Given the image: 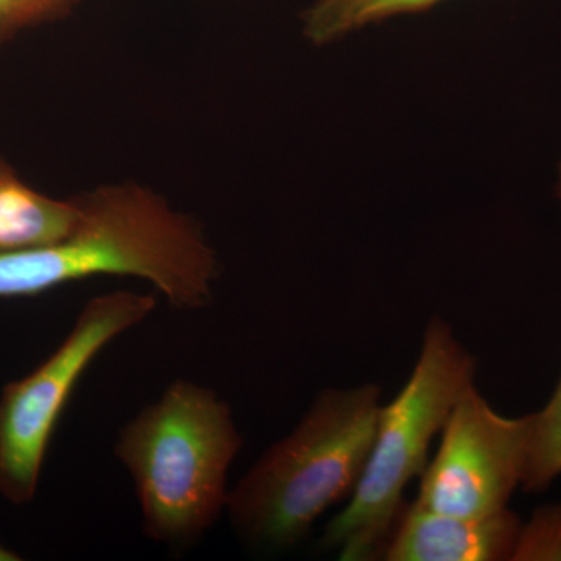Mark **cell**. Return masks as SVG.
<instances>
[{
    "instance_id": "6da1fadb",
    "label": "cell",
    "mask_w": 561,
    "mask_h": 561,
    "mask_svg": "<svg viewBox=\"0 0 561 561\" xmlns=\"http://www.w3.org/2000/svg\"><path fill=\"white\" fill-rule=\"evenodd\" d=\"M76 202L79 217L66 238L0 253V298L36 297L72 280L119 275L153 284L176 311L209 308L219 264L194 220L133 184Z\"/></svg>"
},
{
    "instance_id": "7a4b0ae2",
    "label": "cell",
    "mask_w": 561,
    "mask_h": 561,
    "mask_svg": "<svg viewBox=\"0 0 561 561\" xmlns=\"http://www.w3.org/2000/svg\"><path fill=\"white\" fill-rule=\"evenodd\" d=\"M242 448L230 404L176 379L119 432L114 454L130 472L144 534L184 549L227 511L228 471Z\"/></svg>"
},
{
    "instance_id": "3957f363",
    "label": "cell",
    "mask_w": 561,
    "mask_h": 561,
    "mask_svg": "<svg viewBox=\"0 0 561 561\" xmlns=\"http://www.w3.org/2000/svg\"><path fill=\"white\" fill-rule=\"evenodd\" d=\"M381 411L373 383L321 391L287 437L267 449L230 490L232 529L251 548L300 542L331 505L353 494Z\"/></svg>"
},
{
    "instance_id": "277c9868",
    "label": "cell",
    "mask_w": 561,
    "mask_h": 561,
    "mask_svg": "<svg viewBox=\"0 0 561 561\" xmlns=\"http://www.w3.org/2000/svg\"><path fill=\"white\" fill-rule=\"evenodd\" d=\"M476 360L442 319L431 320L411 378L379 411L367 463L350 504L330 524L323 545L343 561L382 556L405 486L426 468L427 453L461 394L474 386Z\"/></svg>"
},
{
    "instance_id": "5b68a950",
    "label": "cell",
    "mask_w": 561,
    "mask_h": 561,
    "mask_svg": "<svg viewBox=\"0 0 561 561\" xmlns=\"http://www.w3.org/2000/svg\"><path fill=\"white\" fill-rule=\"evenodd\" d=\"M154 295L117 290L91 298L57 350L0 394V496L27 505L38 493L51 435L81 376L124 332L149 319Z\"/></svg>"
},
{
    "instance_id": "8992f818",
    "label": "cell",
    "mask_w": 561,
    "mask_h": 561,
    "mask_svg": "<svg viewBox=\"0 0 561 561\" xmlns=\"http://www.w3.org/2000/svg\"><path fill=\"white\" fill-rule=\"evenodd\" d=\"M530 437L531 415H501L470 387L443 426L440 448L421 472L415 501L472 518L504 511L523 483Z\"/></svg>"
},
{
    "instance_id": "52a82bcc",
    "label": "cell",
    "mask_w": 561,
    "mask_h": 561,
    "mask_svg": "<svg viewBox=\"0 0 561 561\" xmlns=\"http://www.w3.org/2000/svg\"><path fill=\"white\" fill-rule=\"evenodd\" d=\"M522 526L508 507L472 518L430 511L413 501L402 505L382 556L389 561L512 560Z\"/></svg>"
},
{
    "instance_id": "ba28073f",
    "label": "cell",
    "mask_w": 561,
    "mask_h": 561,
    "mask_svg": "<svg viewBox=\"0 0 561 561\" xmlns=\"http://www.w3.org/2000/svg\"><path fill=\"white\" fill-rule=\"evenodd\" d=\"M77 217L76 201L41 194L0 158V253L60 241L72 231Z\"/></svg>"
},
{
    "instance_id": "9c48e42d",
    "label": "cell",
    "mask_w": 561,
    "mask_h": 561,
    "mask_svg": "<svg viewBox=\"0 0 561 561\" xmlns=\"http://www.w3.org/2000/svg\"><path fill=\"white\" fill-rule=\"evenodd\" d=\"M445 0H316L302 16L305 36L327 46L391 18L421 13Z\"/></svg>"
},
{
    "instance_id": "30bf717a",
    "label": "cell",
    "mask_w": 561,
    "mask_h": 561,
    "mask_svg": "<svg viewBox=\"0 0 561 561\" xmlns=\"http://www.w3.org/2000/svg\"><path fill=\"white\" fill-rule=\"evenodd\" d=\"M561 474V378L551 400L531 413L529 457L522 486L529 493L549 489Z\"/></svg>"
},
{
    "instance_id": "8fae6325",
    "label": "cell",
    "mask_w": 561,
    "mask_h": 561,
    "mask_svg": "<svg viewBox=\"0 0 561 561\" xmlns=\"http://www.w3.org/2000/svg\"><path fill=\"white\" fill-rule=\"evenodd\" d=\"M512 560H561V502L538 508L523 524Z\"/></svg>"
},
{
    "instance_id": "7c38bea8",
    "label": "cell",
    "mask_w": 561,
    "mask_h": 561,
    "mask_svg": "<svg viewBox=\"0 0 561 561\" xmlns=\"http://www.w3.org/2000/svg\"><path fill=\"white\" fill-rule=\"evenodd\" d=\"M73 0H0V44L58 16Z\"/></svg>"
},
{
    "instance_id": "4fadbf2b",
    "label": "cell",
    "mask_w": 561,
    "mask_h": 561,
    "mask_svg": "<svg viewBox=\"0 0 561 561\" xmlns=\"http://www.w3.org/2000/svg\"><path fill=\"white\" fill-rule=\"evenodd\" d=\"M22 557L18 552L10 551L5 546L0 545V561H20Z\"/></svg>"
},
{
    "instance_id": "5bb4252c",
    "label": "cell",
    "mask_w": 561,
    "mask_h": 561,
    "mask_svg": "<svg viewBox=\"0 0 561 561\" xmlns=\"http://www.w3.org/2000/svg\"><path fill=\"white\" fill-rule=\"evenodd\" d=\"M559 195H560V198H561V168H560Z\"/></svg>"
}]
</instances>
